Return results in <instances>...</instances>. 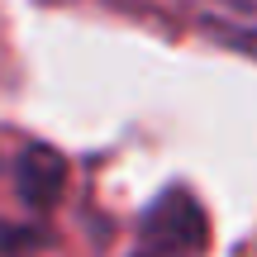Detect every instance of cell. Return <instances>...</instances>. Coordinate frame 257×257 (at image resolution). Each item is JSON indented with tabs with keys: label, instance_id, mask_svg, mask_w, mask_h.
<instances>
[{
	"label": "cell",
	"instance_id": "7a4b0ae2",
	"mask_svg": "<svg viewBox=\"0 0 257 257\" xmlns=\"http://www.w3.org/2000/svg\"><path fill=\"white\" fill-rule=\"evenodd\" d=\"M15 191H19V200L34 205V210H53V205L62 200V191H67L62 153H57V148H43V143L24 148L19 162H15Z\"/></svg>",
	"mask_w": 257,
	"mask_h": 257
},
{
	"label": "cell",
	"instance_id": "5b68a950",
	"mask_svg": "<svg viewBox=\"0 0 257 257\" xmlns=\"http://www.w3.org/2000/svg\"><path fill=\"white\" fill-rule=\"evenodd\" d=\"M138 257H148V252H138Z\"/></svg>",
	"mask_w": 257,
	"mask_h": 257
},
{
	"label": "cell",
	"instance_id": "6da1fadb",
	"mask_svg": "<svg viewBox=\"0 0 257 257\" xmlns=\"http://www.w3.org/2000/svg\"><path fill=\"white\" fill-rule=\"evenodd\" d=\"M138 238L148 243V257H200L210 238V219H205L200 200L181 186L153 200L138 219Z\"/></svg>",
	"mask_w": 257,
	"mask_h": 257
},
{
	"label": "cell",
	"instance_id": "3957f363",
	"mask_svg": "<svg viewBox=\"0 0 257 257\" xmlns=\"http://www.w3.org/2000/svg\"><path fill=\"white\" fill-rule=\"evenodd\" d=\"M210 29L214 38H219L224 48H233V53H243V57H252L257 62V29H238V24H219V19H210Z\"/></svg>",
	"mask_w": 257,
	"mask_h": 257
},
{
	"label": "cell",
	"instance_id": "277c9868",
	"mask_svg": "<svg viewBox=\"0 0 257 257\" xmlns=\"http://www.w3.org/2000/svg\"><path fill=\"white\" fill-rule=\"evenodd\" d=\"M34 243H43L38 229H0V248H34Z\"/></svg>",
	"mask_w": 257,
	"mask_h": 257
}]
</instances>
